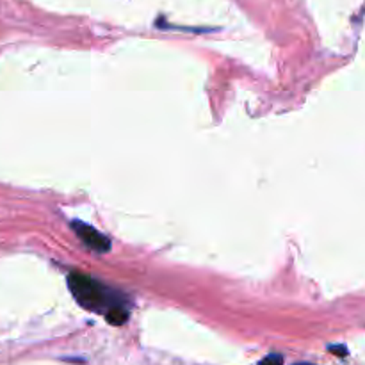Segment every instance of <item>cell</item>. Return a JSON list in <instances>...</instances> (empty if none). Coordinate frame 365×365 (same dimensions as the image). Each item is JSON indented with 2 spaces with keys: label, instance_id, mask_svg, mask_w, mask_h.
<instances>
[{
  "label": "cell",
  "instance_id": "obj_1",
  "mask_svg": "<svg viewBox=\"0 0 365 365\" xmlns=\"http://www.w3.org/2000/svg\"><path fill=\"white\" fill-rule=\"evenodd\" d=\"M71 294L84 309L102 314L114 327H120L128 319V310L125 307V296L116 294L113 289L106 287L102 282L93 280L88 274L73 273L68 278Z\"/></svg>",
  "mask_w": 365,
  "mask_h": 365
},
{
  "label": "cell",
  "instance_id": "obj_2",
  "mask_svg": "<svg viewBox=\"0 0 365 365\" xmlns=\"http://www.w3.org/2000/svg\"><path fill=\"white\" fill-rule=\"evenodd\" d=\"M73 230L75 234L78 235V239H81L88 248H91L93 252H98V253L109 252L110 242L107 241L106 235H102L93 227H89V225L86 223H81V221H73Z\"/></svg>",
  "mask_w": 365,
  "mask_h": 365
},
{
  "label": "cell",
  "instance_id": "obj_3",
  "mask_svg": "<svg viewBox=\"0 0 365 365\" xmlns=\"http://www.w3.org/2000/svg\"><path fill=\"white\" fill-rule=\"evenodd\" d=\"M284 364V359L278 355H269L267 359H264L262 362H260V365H282Z\"/></svg>",
  "mask_w": 365,
  "mask_h": 365
},
{
  "label": "cell",
  "instance_id": "obj_4",
  "mask_svg": "<svg viewBox=\"0 0 365 365\" xmlns=\"http://www.w3.org/2000/svg\"><path fill=\"white\" fill-rule=\"evenodd\" d=\"M299 365H310V364H299Z\"/></svg>",
  "mask_w": 365,
  "mask_h": 365
}]
</instances>
